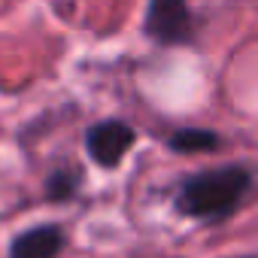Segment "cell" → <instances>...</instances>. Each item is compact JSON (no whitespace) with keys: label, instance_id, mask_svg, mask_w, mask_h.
<instances>
[{"label":"cell","instance_id":"cell-2","mask_svg":"<svg viewBox=\"0 0 258 258\" xmlns=\"http://www.w3.org/2000/svg\"><path fill=\"white\" fill-rule=\"evenodd\" d=\"M143 34L158 46H188L198 37V19L188 0H149Z\"/></svg>","mask_w":258,"mask_h":258},{"label":"cell","instance_id":"cell-1","mask_svg":"<svg viewBox=\"0 0 258 258\" xmlns=\"http://www.w3.org/2000/svg\"><path fill=\"white\" fill-rule=\"evenodd\" d=\"M255 188V170L243 161L204 167L179 179L173 191V210L182 219L201 225H222L234 219Z\"/></svg>","mask_w":258,"mask_h":258},{"label":"cell","instance_id":"cell-3","mask_svg":"<svg viewBox=\"0 0 258 258\" xmlns=\"http://www.w3.org/2000/svg\"><path fill=\"white\" fill-rule=\"evenodd\" d=\"M137 143V127L124 118H100L85 131V152L100 170H115Z\"/></svg>","mask_w":258,"mask_h":258},{"label":"cell","instance_id":"cell-4","mask_svg":"<svg viewBox=\"0 0 258 258\" xmlns=\"http://www.w3.org/2000/svg\"><path fill=\"white\" fill-rule=\"evenodd\" d=\"M67 249V231L61 222H43L19 231L10 240V258H61Z\"/></svg>","mask_w":258,"mask_h":258},{"label":"cell","instance_id":"cell-6","mask_svg":"<svg viewBox=\"0 0 258 258\" xmlns=\"http://www.w3.org/2000/svg\"><path fill=\"white\" fill-rule=\"evenodd\" d=\"M167 149L173 155H204V152H219L222 149V134L210 127H176L167 137Z\"/></svg>","mask_w":258,"mask_h":258},{"label":"cell","instance_id":"cell-7","mask_svg":"<svg viewBox=\"0 0 258 258\" xmlns=\"http://www.w3.org/2000/svg\"><path fill=\"white\" fill-rule=\"evenodd\" d=\"M231 258H255L252 252H246V255H231Z\"/></svg>","mask_w":258,"mask_h":258},{"label":"cell","instance_id":"cell-5","mask_svg":"<svg viewBox=\"0 0 258 258\" xmlns=\"http://www.w3.org/2000/svg\"><path fill=\"white\" fill-rule=\"evenodd\" d=\"M82 182H85V176L76 164L55 167L43 179V201L46 204H73L82 195Z\"/></svg>","mask_w":258,"mask_h":258}]
</instances>
